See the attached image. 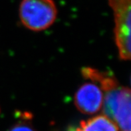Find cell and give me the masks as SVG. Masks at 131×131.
<instances>
[{"mask_svg": "<svg viewBox=\"0 0 131 131\" xmlns=\"http://www.w3.org/2000/svg\"><path fill=\"white\" fill-rule=\"evenodd\" d=\"M19 14L22 24L35 31L50 28L56 19L57 7L53 0H22Z\"/></svg>", "mask_w": 131, "mask_h": 131, "instance_id": "1", "label": "cell"}, {"mask_svg": "<svg viewBox=\"0 0 131 131\" xmlns=\"http://www.w3.org/2000/svg\"><path fill=\"white\" fill-rule=\"evenodd\" d=\"M104 115L111 118L122 131H130L131 92L129 88L118 86L106 92Z\"/></svg>", "mask_w": 131, "mask_h": 131, "instance_id": "2", "label": "cell"}, {"mask_svg": "<svg viewBox=\"0 0 131 131\" xmlns=\"http://www.w3.org/2000/svg\"><path fill=\"white\" fill-rule=\"evenodd\" d=\"M115 21V40L119 57L130 60L131 51V0H108Z\"/></svg>", "mask_w": 131, "mask_h": 131, "instance_id": "3", "label": "cell"}, {"mask_svg": "<svg viewBox=\"0 0 131 131\" xmlns=\"http://www.w3.org/2000/svg\"><path fill=\"white\" fill-rule=\"evenodd\" d=\"M104 102L102 89L94 83H85L76 92L74 103L78 111L86 114H96Z\"/></svg>", "mask_w": 131, "mask_h": 131, "instance_id": "4", "label": "cell"}, {"mask_svg": "<svg viewBox=\"0 0 131 131\" xmlns=\"http://www.w3.org/2000/svg\"><path fill=\"white\" fill-rule=\"evenodd\" d=\"M82 74L84 78L88 79L94 84L98 83L100 88L103 91L107 92L118 86L116 78L110 72H100L90 67L83 68Z\"/></svg>", "mask_w": 131, "mask_h": 131, "instance_id": "5", "label": "cell"}, {"mask_svg": "<svg viewBox=\"0 0 131 131\" xmlns=\"http://www.w3.org/2000/svg\"><path fill=\"white\" fill-rule=\"evenodd\" d=\"M118 127L114 121L106 116L98 115L83 121L75 131H118Z\"/></svg>", "mask_w": 131, "mask_h": 131, "instance_id": "6", "label": "cell"}, {"mask_svg": "<svg viewBox=\"0 0 131 131\" xmlns=\"http://www.w3.org/2000/svg\"><path fill=\"white\" fill-rule=\"evenodd\" d=\"M23 121L19 122L11 128L9 131H36L31 124L26 121L30 120V114H22Z\"/></svg>", "mask_w": 131, "mask_h": 131, "instance_id": "7", "label": "cell"}, {"mask_svg": "<svg viewBox=\"0 0 131 131\" xmlns=\"http://www.w3.org/2000/svg\"><path fill=\"white\" fill-rule=\"evenodd\" d=\"M67 131H75V128L73 126H70L67 129Z\"/></svg>", "mask_w": 131, "mask_h": 131, "instance_id": "8", "label": "cell"}]
</instances>
